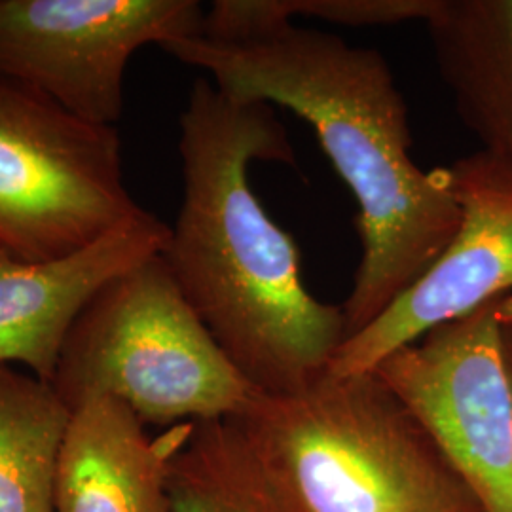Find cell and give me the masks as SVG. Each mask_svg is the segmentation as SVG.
Returning <instances> with one entry per match:
<instances>
[{
	"label": "cell",
	"mask_w": 512,
	"mask_h": 512,
	"mask_svg": "<svg viewBox=\"0 0 512 512\" xmlns=\"http://www.w3.org/2000/svg\"><path fill=\"white\" fill-rule=\"evenodd\" d=\"M423 23L461 122L512 169V0H435Z\"/></svg>",
	"instance_id": "8fae6325"
},
{
	"label": "cell",
	"mask_w": 512,
	"mask_h": 512,
	"mask_svg": "<svg viewBox=\"0 0 512 512\" xmlns=\"http://www.w3.org/2000/svg\"><path fill=\"white\" fill-rule=\"evenodd\" d=\"M192 423L152 439L145 423L114 399L76 408L57 461L54 512H173L169 465Z\"/></svg>",
	"instance_id": "30bf717a"
},
{
	"label": "cell",
	"mask_w": 512,
	"mask_h": 512,
	"mask_svg": "<svg viewBox=\"0 0 512 512\" xmlns=\"http://www.w3.org/2000/svg\"><path fill=\"white\" fill-rule=\"evenodd\" d=\"M50 385L71 412L109 397L145 425L171 427L239 418L260 393L205 327L162 255L93 294Z\"/></svg>",
	"instance_id": "277c9868"
},
{
	"label": "cell",
	"mask_w": 512,
	"mask_h": 512,
	"mask_svg": "<svg viewBox=\"0 0 512 512\" xmlns=\"http://www.w3.org/2000/svg\"><path fill=\"white\" fill-rule=\"evenodd\" d=\"M499 319L503 325H512V294H507L499 302Z\"/></svg>",
	"instance_id": "9a60e30c"
},
{
	"label": "cell",
	"mask_w": 512,
	"mask_h": 512,
	"mask_svg": "<svg viewBox=\"0 0 512 512\" xmlns=\"http://www.w3.org/2000/svg\"><path fill=\"white\" fill-rule=\"evenodd\" d=\"M203 18L194 0H0V78L114 126L131 55L202 35Z\"/></svg>",
	"instance_id": "52a82bcc"
},
{
	"label": "cell",
	"mask_w": 512,
	"mask_h": 512,
	"mask_svg": "<svg viewBox=\"0 0 512 512\" xmlns=\"http://www.w3.org/2000/svg\"><path fill=\"white\" fill-rule=\"evenodd\" d=\"M173 512H285L262 475L238 421H194L171 459Z\"/></svg>",
	"instance_id": "4fadbf2b"
},
{
	"label": "cell",
	"mask_w": 512,
	"mask_h": 512,
	"mask_svg": "<svg viewBox=\"0 0 512 512\" xmlns=\"http://www.w3.org/2000/svg\"><path fill=\"white\" fill-rule=\"evenodd\" d=\"M499 302L427 332L374 370L480 512H512V380Z\"/></svg>",
	"instance_id": "8992f818"
},
{
	"label": "cell",
	"mask_w": 512,
	"mask_h": 512,
	"mask_svg": "<svg viewBox=\"0 0 512 512\" xmlns=\"http://www.w3.org/2000/svg\"><path fill=\"white\" fill-rule=\"evenodd\" d=\"M211 74L220 92L289 109L310 124L355 202L361 262L342 310L351 334L408 291L458 232L448 169L412 158L408 107L384 55L293 21L236 42L190 37L164 46Z\"/></svg>",
	"instance_id": "6da1fadb"
},
{
	"label": "cell",
	"mask_w": 512,
	"mask_h": 512,
	"mask_svg": "<svg viewBox=\"0 0 512 512\" xmlns=\"http://www.w3.org/2000/svg\"><path fill=\"white\" fill-rule=\"evenodd\" d=\"M183 203L164 256L186 300L241 374L266 395L319 380L346 342L342 306L317 300L300 249L249 181L255 162L296 164L274 107L198 78L181 114Z\"/></svg>",
	"instance_id": "7a4b0ae2"
},
{
	"label": "cell",
	"mask_w": 512,
	"mask_h": 512,
	"mask_svg": "<svg viewBox=\"0 0 512 512\" xmlns=\"http://www.w3.org/2000/svg\"><path fill=\"white\" fill-rule=\"evenodd\" d=\"M461 207L458 232L433 266L329 365L332 376L370 374L431 330L512 294V169L476 150L446 165Z\"/></svg>",
	"instance_id": "ba28073f"
},
{
	"label": "cell",
	"mask_w": 512,
	"mask_h": 512,
	"mask_svg": "<svg viewBox=\"0 0 512 512\" xmlns=\"http://www.w3.org/2000/svg\"><path fill=\"white\" fill-rule=\"evenodd\" d=\"M433 4L435 0H260L264 16L275 23L310 16L348 27L425 21Z\"/></svg>",
	"instance_id": "5bb4252c"
},
{
	"label": "cell",
	"mask_w": 512,
	"mask_h": 512,
	"mask_svg": "<svg viewBox=\"0 0 512 512\" xmlns=\"http://www.w3.org/2000/svg\"><path fill=\"white\" fill-rule=\"evenodd\" d=\"M150 215L124 183L114 126L0 78V255L52 262Z\"/></svg>",
	"instance_id": "5b68a950"
},
{
	"label": "cell",
	"mask_w": 512,
	"mask_h": 512,
	"mask_svg": "<svg viewBox=\"0 0 512 512\" xmlns=\"http://www.w3.org/2000/svg\"><path fill=\"white\" fill-rule=\"evenodd\" d=\"M234 420L285 512H480L374 372H325L294 393H258Z\"/></svg>",
	"instance_id": "3957f363"
},
{
	"label": "cell",
	"mask_w": 512,
	"mask_h": 512,
	"mask_svg": "<svg viewBox=\"0 0 512 512\" xmlns=\"http://www.w3.org/2000/svg\"><path fill=\"white\" fill-rule=\"evenodd\" d=\"M503 342H505V355H507V365H509L512 380V325H503Z\"/></svg>",
	"instance_id": "2e32d148"
},
{
	"label": "cell",
	"mask_w": 512,
	"mask_h": 512,
	"mask_svg": "<svg viewBox=\"0 0 512 512\" xmlns=\"http://www.w3.org/2000/svg\"><path fill=\"white\" fill-rule=\"evenodd\" d=\"M69 420L52 385L0 366V512H54Z\"/></svg>",
	"instance_id": "7c38bea8"
},
{
	"label": "cell",
	"mask_w": 512,
	"mask_h": 512,
	"mask_svg": "<svg viewBox=\"0 0 512 512\" xmlns=\"http://www.w3.org/2000/svg\"><path fill=\"white\" fill-rule=\"evenodd\" d=\"M171 226L156 215L52 262L0 255V366L21 363L52 384L80 311L112 277L162 255Z\"/></svg>",
	"instance_id": "9c48e42d"
}]
</instances>
